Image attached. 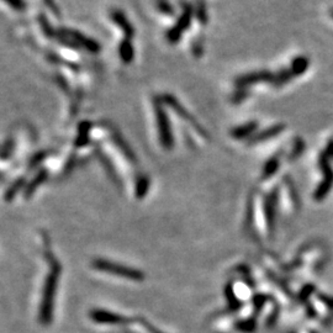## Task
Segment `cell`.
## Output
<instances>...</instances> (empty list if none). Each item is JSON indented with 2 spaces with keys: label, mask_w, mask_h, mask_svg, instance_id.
I'll list each match as a JSON object with an SVG mask.
<instances>
[{
  "label": "cell",
  "mask_w": 333,
  "mask_h": 333,
  "mask_svg": "<svg viewBox=\"0 0 333 333\" xmlns=\"http://www.w3.org/2000/svg\"><path fill=\"white\" fill-rule=\"evenodd\" d=\"M46 261L49 265L48 274L46 275L45 284L42 290V300H41L40 312H38V320L42 325H49L53 318V310H55V297L57 293L58 280L61 278L62 267L61 263L55 258L52 252L46 248L45 252Z\"/></svg>",
  "instance_id": "cell-1"
},
{
  "label": "cell",
  "mask_w": 333,
  "mask_h": 333,
  "mask_svg": "<svg viewBox=\"0 0 333 333\" xmlns=\"http://www.w3.org/2000/svg\"><path fill=\"white\" fill-rule=\"evenodd\" d=\"M91 265L94 267V269L99 270V272L121 276V278H125L131 281H143L144 276H146L143 272H141L140 269H136V268L115 263V262L106 261V259L103 258L94 259V261L91 262Z\"/></svg>",
  "instance_id": "cell-2"
},
{
  "label": "cell",
  "mask_w": 333,
  "mask_h": 333,
  "mask_svg": "<svg viewBox=\"0 0 333 333\" xmlns=\"http://www.w3.org/2000/svg\"><path fill=\"white\" fill-rule=\"evenodd\" d=\"M58 40L62 45L70 47V48H84L90 53H99L101 49L99 42H96L93 38L85 36L82 32L73 30V29H61L57 32Z\"/></svg>",
  "instance_id": "cell-3"
},
{
  "label": "cell",
  "mask_w": 333,
  "mask_h": 333,
  "mask_svg": "<svg viewBox=\"0 0 333 333\" xmlns=\"http://www.w3.org/2000/svg\"><path fill=\"white\" fill-rule=\"evenodd\" d=\"M153 108H155L156 121H157L159 142L166 149L173 148V146H174V136H173L169 117H168V114L164 110L162 99L155 98Z\"/></svg>",
  "instance_id": "cell-4"
},
{
  "label": "cell",
  "mask_w": 333,
  "mask_h": 333,
  "mask_svg": "<svg viewBox=\"0 0 333 333\" xmlns=\"http://www.w3.org/2000/svg\"><path fill=\"white\" fill-rule=\"evenodd\" d=\"M194 8L191 5H185L184 9H183L182 15L179 16L178 21L173 28H170L169 30L167 31V40L169 43H178L179 40L182 38L183 32L191 26V21H193V16H194Z\"/></svg>",
  "instance_id": "cell-5"
},
{
  "label": "cell",
  "mask_w": 333,
  "mask_h": 333,
  "mask_svg": "<svg viewBox=\"0 0 333 333\" xmlns=\"http://www.w3.org/2000/svg\"><path fill=\"white\" fill-rule=\"evenodd\" d=\"M161 99H162V101H163V104L169 106V108L172 109V110L174 111V113L178 115L179 117H182L183 120H185L187 122H189L194 129H196L197 132H199L202 137L209 138V134L205 131V129L202 127V126L200 125V123L197 122L195 119H194L193 115H191L189 111H188L187 109H185L184 106L179 103V100H176L174 96L172 95V94H164Z\"/></svg>",
  "instance_id": "cell-6"
},
{
  "label": "cell",
  "mask_w": 333,
  "mask_h": 333,
  "mask_svg": "<svg viewBox=\"0 0 333 333\" xmlns=\"http://www.w3.org/2000/svg\"><path fill=\"white\" fill-rule=\"evenodd\" d=\"M90 318L96 323H101V325H125V323L131 322V318L122 316L120 314H115V312L101 310V309H95V310L90 311Z\"/></svg>",
  "instance_id": "cell-7"
},
{
  "label": "cell",
  "mask_w": 333,
  "mask_h": 333,
  "mask_svg": "<svg viewBox=\"0 0 333 333\" xmlns=\"http://www.w3.org/2000/svg\"><path fill=\"white\" fill-rule=\"evenodd\" d=\"M269 79H272V75L268 72H265V70H261V72H253L248 73V74L240 75L238 78H236L235 85L237 88H240V89H244V88L249 87V85L269 81Z\"/></svg>",
  "instance_id": "cell-8"
},
{
  "label": "cell",
  "mask_w": 333,
  "mask_h": 333,
  "mask_svg": "<svg viewBox=\"0 0 333 333\" xmlns=\"http://www.w3.org/2000/svg\"><path fill=\"white\" fill-rule=\"evenodd\" d=\"M110 17L115 25L123 32V35H125L126 38H130V40H131V38L135 36V28L132 26V23L130 22V20L126 17V15L121 10L115 9V10H113L110 13Z\"/></svg>",
  "instance_id": "cell-9"
},
{
  "label": "cell",
  "mask_w": 333,
  "mask_h": 333,
  "mask_svg": "<svg viewBox=\"0 0 333 333\" xmlns=\"http://www.w3.org/2000/svg\"><path fill=\"white\" fill-rule=\"evenodd\" d=\"M111 141H113L115 146L119 148V151L121 152L123 156H125L126 159H127L130 163H132V164L137 163L136 155H135L134 151H132V148L130 147V144L126 142V140L121 136V134H120V132H117V131L111 132Z\"/></svg>",
  "instance_id": "cell-10"
},
{
  "label": "cell",
  "mask_w": 333,
  "mask_h": 333,
  "mask_svg": "<svg viewBox=\"0 0 333 333\" xmlns=\"http://www.w3.org/2000/svg\"><path fill=\"white\" fill-rule=\"evenodd\" d=\"M47 179H48V170L45 169V168H42V169H40L38 172L36 173V175L34 176V178L31 179L30 182L26 184L25 187V190H23V195H25L26 199H29V197L34 195V193L36 191L37 188H40L41 185L45 183Z\"/></svg>",
  "instance_id": "cell-11"
},
{
  "label": "cell",
  "mask_w": 333,
  "mask_h": 333,
  "mask_svg": "<svg viewBox=\"0 0 333 333\" xmlns=\"http://www.w3.org/2000/svg\"><path fill=\"white\" fill-rule=\"evenodd\" d=\"M275 209H276V193L275 191H273V193L269 194L267 199H265V205H264L265 219H267L268 227H269L270 232L274 229V222H275Z\"/></svg>",
  "instance_id": "cell-12"
},
{
  "label": "cell",
  "mask_w": 333,
  "mask_h": 333,
  "mask_svg": "<svg viewBox=\"0 0 333 333\" xmlns=\"http://www.w3.org/2000/svg\"><path fill=\"white\" fill-rule=\"evenodd\" d=\"M323 169H325L326 178H325V181H323L322 184L318 187L316 193H315V199H316L317 201H321V200H322L323 197L328 194V191L331 190L332 184H333V173H332L331 168L327 166V163L326 164L323 163Z\"/></svg>",
  "instance_id": "cell-13"
},
{
  "label": "cell",
  "mask_w": 333,
  "mask_h": 333,
  "mask_svg": "<svg viewBox=\"0 0 333 333\" xmlns=\"http://www.w3.org/2000/svg\"><path fill=\"white\" fill-rule=\"evenodd\" d=\"M258 129V122L250 121L247 123H243V125L237 126V127H234L231 130V136L236 138V140H243V138L249 137L255 130Z\"/></svg>",
  "instance_id": "cell-14"
},
{
  "label": "cell",
  "mask_w": 333,
  "mask_h": 333,
  "mask_svg": "<svg viewBox=\"0 0 333 333\" xmlns=\"http://www.w3.org/2000/svg\"><path fill=\"white\" fill-rule=\"evenodd\" d=\"M119 56L125 64H130L135 58V48L130 38H123L119 45Z\"/></svg>",
  "instance_id": "cell-15"
},
{
  "label": "cell",
  "mask_w": 333,
  "mask_h": 333,
  "mask_svg": "<svg viewBox=\"0 0 333 333\" xmlns=\"http://www.w3.org/2000/svg\"><path fill=\"white\" fill-rule=\"evenodd\" d=\"M225 297H226V301H227V306H228L229 311L236 312V311H240L241 309H242V301H241V300L238 299V296L236 295L234 284H232V283L226 284Z\"/></svg>",
  "instance_id": "cell-16"
},
{
  "label": "cell",
  "mask_w": 333,
  "mask_h": 333,
  "mask_svg": "<svg viewBox=\"0 0 333 333\" xmlns=\"http://www.w3.org/2000/svg\"><path fill=\"white\" fill-rule=\"evenodd\" d=\"M281 126H273V127L268 129V130H264V131L259 132V134L254 135L252 138H250L249 141V144H255V143H259V142H263V141L268 140V138H272L274 136H276L278 134H280L281 131Z\"/></svg>",
  "instance_id": "cell-17"
},
{
  "label": "cell",
  "mask_w": 333,
  "mask_h": 333,
  "mask_svg": "<svg viewBox=\"0 0 333 333\" xmlns=\"http://www.w3.org/2000/svg\"><path fill=\"white\" fill-rule=\"evenodd\" d=\"M96 155H98V157L100 159V162H101L103 167H104L106 173H108L109 176L111 178V181H113L115 184H120V178L117 176L116 172H115V168L113 164H111V162L109 161V158L106 157V156L101 151H99V149H96Z\"/></svg>",
  "instance_id": "cell-18"
},
{
  "label": "cell",
  "mask_w": 333,
  "mask_h": 333,
  "mask_svg": "<svg viewBox=\"0 0 333 333\" xmlns=\"http://www.w3.org/2000/svg\"><path fill=\"white\" fill-rule=\"evenodd\" d=\"M23 187H26V178L25 176H19V178L15 179V181L11 183L10 187L8 188L7 193H5V200H7V201H11Z\"/></svg>",
  "instance_id": "cell-19"
},
{
  "label": "cell",
  "mask_w": 333,
  "mask_h": 333,
  "mask_svg": "<svg viewBox=\"0 0 333 333\" xmlns=\"http://www.w3.org/2000/svg\"><path fill=\"white\" fill-rule=\"evenodd\" d=\"M235 327L237 331L242 333H253L257 329V320L254 317L243 318V320L237 321L235 323Z\"/></svg>",
  "instance_id": "cell-20"
},
{
  "label": "cell",
  "mask_w": 333,
  "mask_h": 333,
  "mask_svg": "<svg viewBox=\"0 0 333 333\" xmlns=\"http://www.w3.org/2000/svg\"><path fill=\"white\" fill-rule=\"evenodd\" d=\"M149 189V178L146 175H140L135 185V196L137 199H143Z\"/></svg>",
  "instance_id": "cell-21"
},
{
  "label": "cell",
  "mask_w": 333,
  "mask_h": 333,
  "mask_svg": "<svg viewBox=\"0 0 333 333\" xmlns=\"http://www.w3.org/2000/svg\"><path fill=\"white\" fill-rule=\"evenodd\" d=\"M279 168V158L278 157H274L272 159H269V161L267 162V164H265L264 168H263V173H262V179H268L270 178L274 173L278 170Z\"/></svg>",
  "instance_id": "cell-22"
},
{
  "label": "cell",
  "mask_w": 333,
  "mask_h": 333,
  "mask_svg": "<svg viewBox=\"0 0 333 333\" xmlns=\"http://www.w3.org/2000/svg\"><path fill=\"white\" fill-rule=\"evenodd\" d=\"M194 11H195V15L197 17V20L200 21V23H201V25H206L209 21V16H208V9H206V4L204 0H199L195 9H194Z\"/></svg>",
  "instance_id": "cell-23"
},
{
  "label": "cell",
  "mask_w": 333,
  "mask_h": 333,
  "mask_svg": "<svg viewBox=\"0 0 333 333\" xmlns=\"http://www.w3.org/2000/svg\"><path fill=\"white\" fill-rule=\"evenodd\" d=\"M38 21H40V26L41 29H42L43 34H45L47 37L53 38L57 36V32H56L55 29L52 28L51 23L48 22V19H47L45 14H41V15L38 16Z\"/></svg>",
  "instance_id": "cell-24"
},
{
  "label": "cell",
  "mask_w": 333,
  "mask_h": 333,
  "mask_svg": "<svg viewBox=\"0 0 333 333\" xmlns=\"http://www.w3.org/2000/svg\"><path fill=\"white\" fill-rule=\"evenodd\" d=\"M14 149H15V142H14L13 138H8L2 147V159L3 161L10 158L11 156H13Z\"/></svg>",
  "instance_id": "cell-25"
},
{
  "label": "cell",
  "mask_w": 333,
  "mask_h": 333,
  "mask_svg": "<svg viewBox=\"0 0 333 333\" xmlns=\"http://www.w3.org/2000/svg\"><path fill=\"white\" fill-rule=\"evenodd\" d=\"M47 155H48V153L46 151H40L37 152L36 155L32 156L30 161H29V166H28L29 169H34V168H36L38 164L42 163V162L45 161V158L47 157Z\"/></svg>",
  "instance_id": "cell-26"
},
{
  "label": "cell",
  "mask_w": 333,
  "mask_h": 333,
  "mask_svg": "<svg viewBox=\"0 0 333 333\" xmlns=\"http://www.w3.org/2000/svg\"><path fill=\"white\" fill-rule=\"evenodd\" d=\"M157 8L162 14H164V15H168V16L174 15V9H173L172 5H170L167 0H158Z\"/></svg>",
  "instance_id": "cell-27"
},
{
  "label": "cell",
  "mask_w": 333,
  "mask_h": 333,
  "mask_svg": "<svg viewBox=\"0 0 333 333\" xmlns=\"http://www.w3.org/2000/svg\"><path fill=\"white\" fill-rule=\"evenodd\" d=\"M268 300H269V297L267 295H263V294H258V295H254L253 296V306H254V310L255 312H259L262 310V309L264 308V305L267 303Z\"/></svg>",
  "instance_id": "cell-28"
},
{
  "label": "cell",
  "mask_w": 333,
  "mask_h": 333,
  "mask_svg": "<svg viewBox=\"0 0 333 333\" xmlns=\"http://www.w3.org/2000/svg\"><path fill=\"white\" fill-rule=\"evenodd\" d=\"M4 2L7 3L9 7L15 9L17 11H22L26 9L25 0H4Z\"/></svg>",
  "instance_id": "cell-29"
},
{
  "label": "cell",
  "mask_w": 333,
  "mask_h": 333,
  "mask_svg": "<svg viewBox=\"0 0 333 333\" xmlns=\"http://www.w3.org/2000/svg\"><path fill=\"white\" fill-rule=\"evenodd\" d=\"M138 321H140L141 325H142L144 328H146L147 332H149V333H164L163 331H161V329L157 328L156 326H153L151 322H148L147 320H144L143 317H140V320H138Z\"/></svg>",
  "instance_id": "cell-30"
},
{
  "label": "cell",
  "mask_w": 333,
  "mask_h": 333,
  "mask_svg": "<svg viewBox=\"0 0 333 333\" xmlns=\"http://www.w3.org/2000/svg\"><path fill=\"white\" fill-rule=\"evenodd\" d=\"M89 135H84V134H78L76 136L75 141H74V146L75 147H84L89 143Z\"/></svg>",
  "instance_id": "cell-31"
},
{
  "label": "cell",
  "mask_w": 333,
  "mask_h": 333,
  "mask_svg": "<svg viewBox=\"0 0 333 333\" xmlns=\"http://www.w3.org/2000/svg\"><path fill=\"white\" fill-rule=\"evenodd\" d=\"M247 91H244L243 89H240L238 91H236L235 95L232 96V101L235 103V104H240V103H242L243 99L247 98Z\"/></svg>",
  "instance_id": "cell-32"
},
{
  "label": "cell",
  "mask_w": 333,
  "mask_h": 333,
  "mask_svg": "<svg viewBox=\"0 0 333 333\" xmlns=\"http://www.w3.org/2000/svg\"><path fill=\"white\" fill-rule=\"evenodd\" d=\"M75 163H76L75 156L72 155V156H70V158H68V161H67L66 166H64V170H63L64 174H68L70 170L73 169V167L75 166Z\"/></svg>",
  "instance_id": "cell-33"
},
{
  "label": "cell",
  "mask_w": 333,
  "mask_h": 333,
  "mask_svg": "<svg viewBox=\"0 0 333 333\" xmlns=\"http://www.w3.org/2000/svg\"><path fill=\"white\" fill-rule=\"evenodd\" d=\"M45 3H46L47 7H48L49 9H51V11H52L53 14H55L56 16H58V17L61 16V11H60V9H58L57 5L55 4V2H53V0H45Z\"/></svg>",
  "instance_id": "cell-34"
},
{
  "label": "cell",
  "mask_w": 333,
  "mask_h": 333,
  "mask_svg": "<svg viewBox=\"0 0 333 333\" xmlns=\"http://www.w3.org/2000/svg\"><path fill=\"white\" fill-rule=\"evenodd\" d=\"M202 51H204V49H202L201 42H200V41H195V42H194V45H193L194 56H195V57H200V56L202 55Z\"/></svg>",
  "instance_id": "cell-35"
},
{
  "label": "cell",
  "mask_w": 333,
  "mask_h": 333,
  "mask_svg": "<svg viewBox=\"0 0 333 333\" xmlns=\"http://www.w3.org/2000/svg\"><path fill=\"white\" fill-rule=\"evenodd\" d=\"M312 291H314V287H311V285H309V287L303 288V290L301 291V293H300V295H299L300 301H303V300H305L306 297L310 295Z\"/></svg>",
  "instance_id": "cell-36"
}]
</instances>
